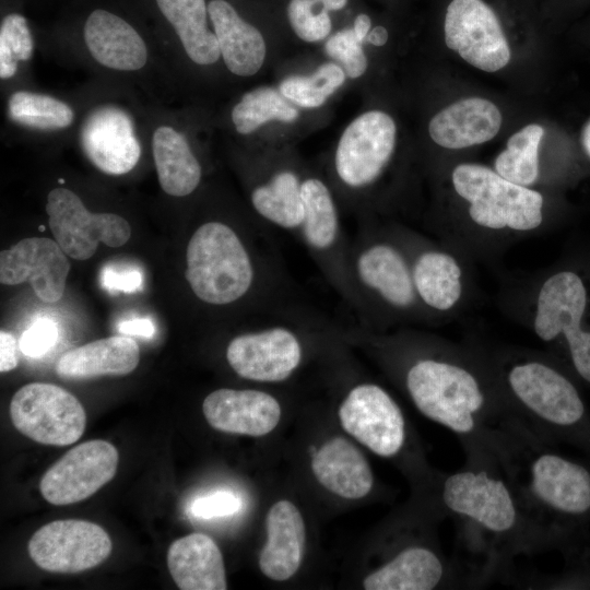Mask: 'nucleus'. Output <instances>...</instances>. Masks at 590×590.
Returning a JSON list of instances; mask_svg holds the SVG:
<instances>
[{"instance_id": "15", "label": "nucleus", "mask_w": 590, "mask_h": 590, "mask_svg": "<svg viewBox=\"0 0 590 590\" xmlns=\"http://www.w3.org/2000/svg\"><path fill=\"white\" fill-rule=\"evenodd\" d=\"M111 552L108 533L86 520L66 519L39 528L28 542L31 559L42 569L75 574L96 567Z\"/></svg>"}, {"instance_id": "7", "label": "nucleus", "mask_w": 590, "mask_h": 590, "mask_svg": "<svg viewBox=\"0 0 590 590\" xmlns=\"http://www.w3.org/2000/svg\"><path fill=\"white\" fill-rule=\"evenodd\" d=\"M451 185L465 203V220L440 235L439 240L470 259L493 258L545 225L543 194L504 178L495 169L459 164L451 170Z\"/></svg>"}, {"instance_id": "31", "label": "nucleus", "mask_w": 590, "mask_h": 590, "mask_svg": "<svg viewBox=\"0 0 590 590\" xmlns=\"http://www.w3.org/2000/svg\"><path fill=\"white\" fill-rule=\"evenodd\" d=\"M156 4L192 62L210 66L220 59L217 38L206 24L204 0H156Z\"/></svg>"}, {"instance_id": "27", "label": "nucleus", "mask_w": 590, "mask_h": 590, "mask_svg": "<svg viewBox=\"0 0 590 590\" xmlns=\"http://www.w3.org/2000/svg\"><path fill=\"white\" fill-rule=\"evenodd\" d=\"M170 576L181 590H225L222 553L204 533H191L174 541L167 552Z\"/></svg>"}, {"instance_id": "12", "label": "nucleus", "mask_w": 590, "mask_h": 590, "mask_svg": "<svg viewBox=\"0 0 590 590\" xmlns=\"http://www.w3.org/2000/svg\"><path fill=\"white\" fill-rule=\"evenodd\" d=\"M338 414L343 429L377 456L394 459L408 446L409 428L404 414L380 385L359 382L353 386Z\"/></svg>"}, {"instance_id": "38", "label": "nucleus", "mask_w": 590, "mask_h": 590, "mask_svg": "<svg viewBox=\"0 0 590 590\" xmlns=\"http://www.w3.org/2000/svg\"><path fill=\"white\" fill-rule=\"evenodd\" d=\"M361 44L354 31L347 28L332 35L327 40L324 49L329 57L340 63L349 78L356 79L367 69V58Z\"/></svg>"}, {"instance_id": "22", "label": "nucleus", "mask_w": 590, "mask_h": 590, "mask_svg": "<svg viewBox=\"0 0 590 590\" xmlns=\"http://www.w3.org/2000/svg\"><path fill=\"white\" fill-rule=\"evenodd\" d=\"M83 38L91 57L107 69L134 72L146 64L144 39L130 23L110 11H92L84 23Z\"/></svg>"}, {"instance_id": "17", "label": "nucleus", "mask_w": 590, "mask_h": 590, "mask_svg": "<svg viewBox=\"0 0 590 590\" xmlns=\"http://www.w3.org/2000/svg\"><path fill=\"white\" fill-rule=\"evenodd\" d=\"M119 456L108 441L94 439L71 448L43 475L39 491L56 506L92 496L116 474Z\"/></svg>"}, {"instance_id": "46", "label": "nucleus", "mask_w": 590, "mask_h": 590, "mask_svg": "<svg viewBox=\"0 0 590 590\" xmlns=\"http://www.w3.org/2000/svg\"><path fill=\"white\" fill-rule=\"evenodd\" d=\"M327 11H337L344 8L347 0H318Z\"/></svg>"}, {"instance_id": "19", "label": "nucleus", "mask_w": 590, "mask_h": 590, "mask_svg": "<svg viewBox=\"0 0 590 590\" xmlns=\"http://www.w3.org/2000/svg\"><path fill=\"white\" fill-rule=\"evenodd\" d=\"M366 590L463 588L452 558L434 543L414 542L393 552L363 580Z\"/></svg>"}, {"instance_id": "3", "label": "nucleus", "mask_w": 590, "mask_h": 590, "mask_svg": "<svg viewBox=\"0 0 590 590\" xmlns=\"http://www.w3.org/2000/svg\"><path fill=\"white\" fill-rule=\"evenodd\" d=\"M489 450L548 552L564 563L590 544V457H574L508 411L492 432Z\"/></svg>"}, {"instance_id": "9", "label": "nucleus", "mask_w": 590, "mask_h": 590, "mask_svg": "<svg viewBox=\"0 0 590 590\" xmlns=\"http://www.w3.org/2000/svg\"><path fill=\"white\" fill-rule=\"evenodd\" d=\"M327 320L297 307L267 315L266 324L233 337L225 358L240 378L275 384L303 364L307 337Z\"/></svg>"}, {"instance_id": "21", "label": "nucleus", "mask_w": 590, "mask_h": 590, "mask_svg": "<svg viewBox=\"0 0 590 590\" xmlns=\"http://www.w3.org/2000/svg\"><path fill=\"white\" fill-rule=\"evenodd\" d=\"M202 412L216 430L260 437L276 427L282 409L279 400L269 392L221 388L205 397Z\"/></svg>"}, {"instance_id": "48", "label": "nucleus", "mask_w": 590, "mask_h": 590, "mask_svg": "<svg viewBox=\"0 0 590 590\" xmlns=\"http://www.w3.org/2000/svg\"><path fill=\"white\" fill-rule=\"evenodd\" d=\"M583 558L587 562V564L590 566V544L583 552Z\"/></svg>"}, {"instance_id": "11", "label": "nucleus", "mask_w": 590, "mask_h": 590, "mask_svg": "<svg viewBox=\"0 0 590 590\" xmlns=\"http://www.w3.org/2000/svg\"><path fill=\"white\" fill-rule=\"evenodd\" d=\"M10 416L21 434L50 446L74 444L86 425L81 402L68 390L47 382L20 388L10 402Z\"/></svg>"}, {"instance_id": "13", "label": "nucleus", "mask_w": 590, "mask_h": 590, "mask_svg": "<svg viewBox=\"0 0 590 590\" xmlns=\"http://www.w3.org/2000/svg\"><path fill=\"white\" fill-rule=\"evenodd\" d=\"M46 212L55 240L75 260L91 258L99 243L120 247L131 236V227L122 216L90 212L68 188H55L48 193Z\"/></svg>"}, {"instance_id": "37", "label": "nucleus", "mask_w": 590, "mask_h": 590, "mask_svg": "<svg viewBox=\"0 0 590 590\" xmlns=\"http://www.w3.org/2000/svg\"><path fill=\"white\" fill-rule=\"evenodd\" d=\"M318 0H291L287 5V16L295 34L308 43L326 38L331 31L329 11L315 12Z\"/></svg>"}, {"instance_id": "35", "label": "nucleus", "mask_w": 590, "mask_h": 590, "mask_svg": "<svg viewBox=\"0 0 590 590\" xmlns=\"http://www.w3.org/2000/svg\"><path fill=\"white\" fill-rule=\"evenodd\" d=\"M344 70L337 63L321 64L311 75H293L282 81L284 97L305 108L320 107L345 81Z\"/></svg>"}, {"instance_id": "44", "label": "nucleus", "mask_w": 590, "mask_h": 590, "mask_svg": "<svg viewBox=\"0 0 590 590\" xmlns=\"http://www.w3.org/2000/svg\"><path fill=\"white\" fill-rule=\"evenodd\" d=\"M371 21L368 15L361 13L355 17L353 31L361 43L367 37Z\"/></svg>"}, {"instance_id": "24", "label": "nucleus", "mask_w": 590, "mask_h": 590, "mask_svg": "<svg viewBox=\"0 0 590 590\" xmlns=\"http://www.w3.org/2000/svg\"><path fill=\"white\" fill-rule=\"evenodd\" d=\"M502 126V114L491 101L481 97L460 99L436 114L428 126L433 141L458 150L492 140Z\"/></svg>"}, {"instance_id": "26", "label": "nucleus", "mask_w": 590, "mask_h": 590, "mask_svg": "<svg viewBox=\"0 0 590 590\" xmlns=\"http://www.w3.org/2000/svg\"><path fill=\"white\" fill-rule=\"evenodd\" d=\"M311 470L324 488L343 498H363L374 487L368 461L358 448L341 436L327 440L312 455Z\"/></svg>"}, {"instance_id": "34", "label": "nucleus", "mask_w": 590, "mask_h": 590, "mask_svg": "<svg viewBox=\"0 0 590 590\" xmlns=\"http://www.w3.org/2000/svg\"><path fill=\"white\" fill-rule=\"evenodd\" d=\"M280 91L260 86L245 93L231 113L235 129L240 134H249L271 120L293 122L298 110Z\"/></svg>"}, {"instance_id": "29", "label": "nucleus", "mask_w": 590, "mask_h": 590, "mask_svg": "<svg viewBox=\"0 0 590 590\" xmlns=\"http://www.w3.org/2000/svg\"><path fill=\"white\" fill-rule=\"evenodd\" d=\"M151 145L162 190L172 197L191 194L200 185L202 167L185 134L161 125L152 133Z\"/></svg>"}, {"instance_id": "33", "label": "nucleus", "mask_w": 590, "mask_h": 590, "mask_svg": "<svg viewBox=\"0 0 590 590\" xmlns=\"http://www.w3.org/2000/svg\"><path fill=\"white\" fill-rule=\"evenodd\" d=\"M543 133L540 125L532 123L512 134L497 155L494 169L512 182L533 186L540 176L539 149Z\"/></svg>"}, {"instance_id": "14", "label": "nucleus", "mask_w": 590, "mask_h": 590, "mask_svg": "<svg viewBox=\"0 0 590 590\" xmlns=\"http://www.w3.org/2000/svg\"><path fill=\"white\" fill-rule=\"evenodd\" d=\"M393 119L380 110L355 118L343 131L334 154V170L350 189L376 182L389 164L396 145Z\"/></svg>"}, {"instance_id": "8", "label": "nucleus", "mask_w": 590, "mask_h": 590, "mask_svg": "<svg viewBox=\"0 0 590 590\" xmlns=\"http://www.w3.org/2000/svg\"><path fill=\"white\" fill-rule=\"evenodd\" d=\"M347 266L361 326L387 331L437 324L417 296L409 252L397 225H365L350 241Z\"/></svg>"}, {"instance_id": "28", "label": "nucleus", "mask_w": 590, "mask_h": 590, "mask_svg": "<svg viewBox=\"0 0 590 590\" xmlns=\"http://www.w3.org/2000/svg\"><path fill=\"white\" fill-rule=\"evenodd\" d=\"M140 361L138 343L130 337L99 339L66 352L57 362V374L67 379L122 376Z\"/></svg>"}, {"instance_id": "1", "label": "nucleus", "mask_w": 590, "mask_h": 590, "mask_svg": "<svg viewBox=\"0 0 590 590\" xmlns=\"http://www.w3.org/2000/svg\"><path fill=\"white\" fill-rule=\"evenodd\" d=\"M346 334L377 350L417 411L450 430L465 455L489 450L507 409L482 341L452 342L404 327L390 332L361 326Z\"/></svg>"}, {"instance_id": "41", "label": "nucleus", "mask_w": 590, "mask_h": 590, "mask_svg": "<svg viewBox=\"0 0 590 590\" xmlns=\"http://www.w3.org/2000/svg\"><path fill=\"white\" fill-rule=\"evenodd\" d=\"M240 506L241 502L234 493L219 491L194 499L190 512L197 518L211 519L233 515Z\"/></svg>"}, {"instance_id": "32", "label": "nucleus", "mask_w": 590, "mask_h": 590, "mask_svg": "<svg viewBox=\"0 0 590 590\" xmlns=\"http://www.w3.org/2000/svg\"><path fill=\"white\" fill-rule=\"evenodd\" d=\"M8 115L16 125L39 131L67 129L75 117L68 103L48 94L24 90L10 95Z\"/></svg>"}, {"instance_id": "40", "label": "nucleus", "mask_w": 590, "mask_h": 590, "mask_svg": "<svg viewBox=\"0 0 590 590\" xmlns=\"http://www.w3.org/2000/svg\"><path fill=\"white\" fill-rule=\"evenodd\" d=\"M99 283L110 293H137L143 288V272L134 266L108 263L99 273Z\"/></svg>"}, {"instance_id": "6", "label": "nucleus", "mask_w": 590, "mask_h": 590, "mask_svg": "<svg viewBox=\"0 0 590 590\" xmlns=\"http://www.w3.org/2000/svg\"><path fill=\"white\" fill-rule=\"evenodd\" d=\"M186 281L193 296L212 307L255 298L269 310L292 307L288 281L271 249L260 252L232 225L202 223L186 248Z\"/></svg>"}, {"instance_id": "23", "label": "nucleus", "mask_w": 590, "mask_h": 590, "mask_svg": "<svg viewBox=\"0 0 590 590\" xmlns=\"http://www.w3.org/2000/svg\"><path fill=\"white\" fill-rule=\"evenodd\" d=\"M267 541L259 555V568L269 579L284 581L299 569L305 551L306 529L298 508L290 500L276 502L266 517Z\"/></svg>"}, {"instance_id": "18", "label": "nucleus", "mask_w": 590, "mask_h": 590, "mask_svg": "<svg viewBox=\"0 0 590 590\" xmlns=\"http://www.w3.org/2000/svg\"><path fill=\"white\" fill-rule=\"evenodd\" d=\"M80 143L88 161L111 176L132 170L142 152L132 116L115 104H103L87 114L80 129Z\"/></svg>"}, {"instance_id": "5", "label": "nucleus", "mask_w": 590, "mask_h": 590, "mask_svg": "<svg viewBox=\"0 0 590 590\" xmlns=\"http://www.w3.org/2000/svg\"><path fill=\"white\" fill-rule=\"evenodd\" d=\"M504 311L590 390V262L568 259L504 285Z\"/></svg>"}, {"instance_id": "10", "label": "nucleus", "mask_w": 590, "mask_h": 590, "mask_svg": "<svg viewBox=\"0 0 590 590\" xmlns=\"http://www.w3.org/2000/svg\"><path fill=\"white\" fill-rule=\"evenodd\" d=\"M398 226L409 252L417 296L436 323L459 315L472 293L471 259L441 241Z\"/></svg>"}, {"instance_id": "2", "label": "nucleus", "mask_w": 590, "mask_h": 590, "mask_svg": "<svg viewBox=\"0 0 590 590\" xmlns=\"http://www.w3.org/2000/svg\"><path fill=\"white\" fill-rule=\"evenodd\" d=\"M435 503L455 524L452 560L463 588L514 583L519 556L548 552L492 451L465 455V463L435 480Z\"/></svg>"}, {"instance_id": "45", "label": "nucleus", "mask_w": 590, "mask_h": 590, "mask_svg": "<svg viewBox=\"0 0 590 590\" xmlns=\"http://www.w3.org/2000/svg\"><path fill=\"white\" fill-rule=\"evenodd\" d=\"M366 39L375 46H384L388 40V32L384 26H376L369 31Z\"/></svg>"}, {"instance_id": "42", "label": "nucleus", "mask_w": 590, "mask_h": 590, "mask_svg": "<svg viewBox=\"0 0 590 590\" xmlns=\"http://www.w3.org/2000/svg\"><path fill=\"white\" fill-rule=\"evenodd\" d=\"M16 366V340L14 335L2 330L0 331V371H10Z\"/></svg>"}, {"instance_id": "30", "label": "nucleus", "mask_w": 590, "mask_h": 590, "mask_svg": "<svg viewBox=\"0 0 590 590\" xmlns=\"http://www.w3.org/2000/svg\"><path fill=\"white\" fill-rule=\"evenodd\" d=\"M255 211L270 225L297 236L304 219L302 178L294 169H275L250 192Z\"/></svg>"}, {"instance_id": "16", "label": "nucleus", "mask_w": 590, "mask_h": 590, "mask_svg": "<svg viewBox=\"0 0 590 590\" xmlns=\"http://www.w3.org/2000/svg\"><path fill=\"white\" fill-rule=\"evenodd\" d=\"M444 28L448 48L480 70L495 72L510 60L509 45L499 21L482 0H452Z\"/></svg>"}, {"instance_id": "25", "label": "nucleus", "mask_w": 590, "mask_h": 590, "mask_svg": "<svg viewBox=\"0 0 590 590\" xmlns=\"http://www.w3.org/2000/svg\"><path fill=\"white\" fill-rule=\"evenodd\" d=\"M208 13L227 69L238 76L256 74L262 67L267 52L260 31L241 19L225 0H211Z\"/></svg>"}, {"instance_id": "36", "label": "nucleus", "mask_w": 590, "mask_h": 590, "mask_svg": "<svg viewBox=\"0 0 590 590\" xmlns=\"http://www.w3.org/2000/svg\"><path fill=\"white\" fill-rule=\"evenodd\" d=\"M34 51V40L27 20L19 13L7 14L0 25V78L9 80L20 62L28 61Z\"/></svg>"}, {"instance_id": "39", "label": "nucleus", "mask_w": 590, "mask_h": 590, "mask_svg": "<svg viewBox=\"0 0 590 590\" xmlns=\"http://www.w3.org/2000/svg\"><path fill=\"white\" fill-rule=\"evenodd\" d=\"M58 335V326L54 320L39 318L22 333L19 346L25 356L42 357L55 346Z\"/></svg>"}, {"instance_id": "43", "label": "nucleus", "mask_w": 590, "mask_h": 590, "mask_svg": "<svg viewBox=\"0 0 590 590\" xmlns=\"http://www.w3.org/2000/svg\"><path fill=\"white\" fill-rule=\"evenodd\" d=\"M117 329L119 333L142 338H152L155 333V326L149 318L123 320L117 326Z\"/></svg>"}, {"instance_id": "4", "label": "nucleus", "mask_w": 590, "mask_h": 590, "mask_svg": "<svg viewBox=\"0 0 590 590\" xmlns=\"http://www.w3.org/2000/svg\"><path fill=\"white\" fill-rule=\"evenodd\" d=\"M482 343L507 411L544 440L590 457V408L577 378L547 351Z\"/></svg>"}, {"instance_id": "20", "label": "nucleus", "mask_w": 590, "mask_h": 590, "mask_svg": "<svg viewBox=\"0 0 590 590\" xmlns=\"http://www.w3.org/2000/svg\"><path fill=\"white\" fill-rule=\"evenodd\" d=\"M70 262L56 240L25 238L0 252V282L5 285L31 283L44 303L58 302L66 290Z\"/></svg>"}, {"instance_id": "47", "label": "nucleus", "mask_w": 590, "mask_h": 590, "mask_svg": "<svg viewBox=\"0 0 590 590\" xmlns=\"http://www.w3.org/2000/svg\"><path fill=\"white\" fill-rule=\"evenodd\" d=\"M581 142L587 155L590 157V121L582 130Z\"/></svg>"}]
</instances>
